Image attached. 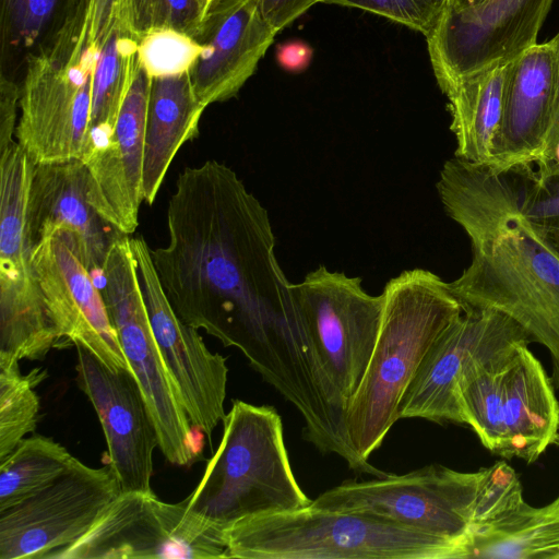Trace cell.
<instances>
[{
  "mask_svg": "<svg viewBox=\"0 0 559 559\" xmlns=\"http://www.w3.org/2000/svg\"><path fill=\"white\" fill-rule=\"evenodd\" d=\"M100 274V293L155 424L158 449L169 463L190 465L200 450L151 328L129 235L112 243Z\"/></svg>",
  "mask_w": 559,
  "mask_h": 559,
  "instance_id": "cell-10",
  "label": "cell"
},
{
  "mask_svg": "<svg viewBox=\"0 0 559 559\" xmlns=\"http://www.w3.org/2000/svg\"><path fill=\"white\" fill-rule=\"evenodd\" d=\"M275 34L255 0H212L193 37L204 47L189 71L199 102L207 107L235 97Z\"/></svg>",
  "mask_w": 559,
  "mask_h": 559,
  "instance_id": "cell-21",
  "label": "cell"
},
{
  "mask_svg": "<svg viewBox=\"0 0 559 559\" xmlns=\"http://www.w3.org/2000/svg\"><path fill=\"white\" fill-rule=\"evenodd\" d=\"M108 465L76 457L51 484L0 511V559H50L81 538L119 496Z\"/></svg>",
  "mask_w": 559,
  "mask_h": 559,
  "instance_id": "cell-13",
  "label": "cell"
},
{
  "mask_svg": "<svg viewBox=\"0 0 559 559\" xmlns=\"http://www.w3.org/2000/svg\"><path fill=\"white\" fill-rule=\"evenodd\" d=\"M167 230V245L152 258L176 314L238 348L301 414L305 440L336 448L340 425L276 259L267 210L235 170L211 159L179 174Z\"/></svg>",
  "mask_w": 559,
  "mask_h": 559,
  "instance_id": "cell-1",
  "label": "cell"
},
{
  "mask_svg": "<svg viewBox=\"0 0 559 559\" xmlns=\"http://www.w3.org/2000/svg\"><path fill=\"white\" fill-rule=\"evenodd\" d=\"M463 419L492 454L535 462L559 441V402L527 346L468 366L457 383Z\"/></svg>",
  "mask_w": 559,
  "mask_h": 559,
  "instance_id": "cell-7",
  "label": "cell"
},
{
  "mask_svg": "<svg viewBox=\"0 0 559 559\" xmlns=\"http://www.w3.org/2000/svg\"><path fill=\"white\" fill-rule=\"evenodd\" d=\"M381 294L377 343L344 417L347 440L365 463L400 419L401 399L424 355L463 312L450 284L424 269L402 272Z\"/></svg>",
  "mask_w": 559,
  "mask_h": 559,
  "instance_id": "cell-3",
  "label": "cell"
},
{
  "mask_svg": "<svg viewBox=\"0 0 559 559\" xmlns=\"http://www.w3.org/2000/svg\"><path fill=\"white\" fill-rule=\"evenodd\" d=\"M325 2L372 12L418 31L427 37L447 10L449 0H325Z\"/></svg>",
  "mask_w": 559,
  "mask_h": 559,
  "instance_id": "cell-33",
  "label": "cell"
},
{
  "mask_svg": "<svg viewBox=\"0 0 559 559\" xmlns=\"http://www.w3.org/2000/svg\"><path fill=\"white\" fill-rule=\"evenodd\" d=\"M151 78L136 71L111 135L83 157L87 199L115 228L131 235L139 225L143 199L146 110Z\"/></svg>",
  "mask_w": 559,
  "mask_h": 559,
  "instance_id": "cell-19",
  "label": "cell"
},
{
  "mask_svg": "<svg viewBox=\"0 0 559 559\" xmlns=\"http://www.w3.org/2000/svg\"><path fill=\"white\" fill-rule=\"evenodd\" d=\"M26 224L33 247L58 230L91 272H102L112 243L124 234L88 202L87 174L82 159L36 164L29 180Z\"/></svg>",
  "mask_w": 559,
  "mask_h": 559,
  "instance_id": "cell-20",
  "label": "cell"
},
{
  "mask_svg": "<svg viewBox=\"0 0 559 559\" xmlns=\"http://www.w3.org/2000/svg\"><path fill=\"white\" fill-rule=\"evenodd\" d=\"M123 0H92V38L99 48L119 19Z\"/></svg>",
  "mask_w": 559,
  "mask_h": 559,
  "instance_id": "cell-36",
  "label": "cell"
},
{
  "mask_svg": "<svg viewBox=\"0 0 559 559\" xmlns=\"http://www.w3.org/2000/svg\"><path fill=\"white\" fill-rule=\"evenodd\" d=\"M92 8L81 0L56 41L26 68L15 136L35 165L84 157L98 56Z\"/></svg>",
  "mask_w": 559,
  "mask_h": 559,
  "instance_id": "cell-6",
  "label": "cell"
},
{
  "mask_svg": "<svg viewBox=\"0 0 559 559\" xmlns=\"http://www.w3.org/2000/svg\"><path fill=\"white\" fill-rule=\"evenodd\" d=\"M33 263L61 340L84 346L115 370L132 371L102 293L69 235L58 230L34 246Z\"/></svg>",
  "mask_w": 559,
  "mask_h": 559,
  "instance_id": "cell-18",
  "label": "cell"
},
{
  "mask_svg": "<svg viewBox=\"0 0 559 559\" xmlns=\"http://www.w3.org/2000/svg\"><path fill=\"white\" fill-rule=\"evenodd\" d=\"M138 67V40L119 16L98 48L85 154L112 133ZM84 154V155H85Z\"/></svg>",
  "mask_w": 559,
  "mask_h": 559,
  "instance_id": "cell-27",
  "label": "cell"
},
{
  "mask_svg": "<svg viewBox=\"0 0 559 559\" xmlns=\"http://www.w3.org/2000/svg\"><path fill=\"white\" fill-rule=\"evenodd\" d=\"M555 90L550 40L536 43L508 63L502 116L489 166L503 169L539 158L550 127Z\"/></svg>",
  "mask_w": 559,
  "mask_h": 559,
  "instance_id": "cell-22",
  "label": "cell"
},
{
  "mask_svg": "<svg viewBox=\"0 0 559 559\" xmlns=\"http://www.w3.org/2000/svg\"><path fill=\"white\" fill-rule=\"evenodd\" d=\"M74 459L63 445L51 438H24L0 461V511L51 484Z\"/></svg>",
  "mask_w": 559,
  "mask_h": 559,
  "instance_id": "cell-29",
  "label": "cell"
},
{
  "mask_svg": "<svg viewBox=\"0 0 559 559\" xmlns=\"http://www.w3.org/2000/svg\"><path fill=\"white\" fill-rule=\"evenodd\" d=\"M485 0H449L448 8L453 10H464L476 7Z\"/></svg>",
  "mask_w": 559,
  "mask_h": 559,
  "instance_id": "cell-39",
  "label": "cell"
},
{
  "mask_svg": "<svg viewBox=\"0 0 559 559\" xmlns=\"http://www.w3.org/2000/svg\"><path fill=\"white\" fill-rule=\"evenodd\" d=\"M205 1L207 2V4H210V2H211L212 0H205Z\"/></svg>",
  "mask_w": 559,
  "mask_h": 559,
  "instance_id": "cell-40",
  "label": "cell"
},
{
  "mask_svg": "<svg viewBox=\"0 0 559 559\" xmlns=\"http://www.w3.org/2000/svg\"><path fill=\"white\" fill-rule=\"evenodd\" d=\"M203 50L188 34L156 29L139 39L138 62L151 79L180 75L190 71Z\"/></svg>",
  "mask_w": 559,
  "mask_h": 559,
  "instance_id": "cell-32",
  "label": "cell"
},
{
  "mask_svg": "<svg viewBox=\"0 0 559 559\" xmlns=\"http://www.w3.org/2000/svg\"><path fill=\"white\" fill-rule=\"evenodd\" d=\"M453 558H559V497L544 507L524 498L472 526L456 544Z\"/></svg>",
  "mask_w": 559,
  "mask_h": 559,
  "instance_id": "cell-24",
  "label": "cell"
},
{
  "mask_svg": "<svg viewBox=\"0 0 559 559\" xmlns=\"http://www.w3.org/2000/svg\"><path fill=\"white\" fill-rule=\"evenodd\" d=\"M559 559V558H558Z\"/></svg>",
  "mask_w": 559,
  "mask_h": 559,
  "instance_id": "cell-41",
  "label": "cell"
},
{
  "mask_svg": "<svg viewBox=\"0 0 559 559\" xmlns=\"http://www.w3.org/2000/svg\"><path fill=\"white\" fill-rule=\"evenodd\" d=\"M436 187L472 246L451 290L463 309L498 310L544 345L559 389V251L488 185L478 164L448 159Z\"/></svg>",
  "mask_w": 559,
  "mask_h": 559,
  "instance_id": "cell-2",
  "label": "cell"
},
{
  "mask_svg": "<svg viewBox=\"0 0 559 559\" xmlns=\"http://www.w3.org/2000/svg\"><path fill=\"white\" fill-rule=\"evenodd\" d=\"M74 346L78 385L99 418L108 464L121 491H152L153 453L159 440L135 376L108 367L80 344Z\"/></svg>",
  "mask_w": 559,
  "mask_h": 559,
  "instance_id": "cell-17",
  "label": "cell"
},
{
  "mask_svg": "<svg viewBox=\"0 0 559 559\" xmlns=\"http://www.w3.org/2000/svg\"><path fill=\"white\" fill-rule=\"evenodd\" d=\"M488 185L559 251V164H479Z\"/></svg>",
  "mask_w": 559,
  "mask_h": 559,
  "instance_id": "cell-28",
  "label": "cell"
},
{
  "mask_svg": "<svg viewBox=\"0 0 559 559\" xmlns=\"http://www.w3.org/2000/svg\"><path fill=\"white\" fill-rule=\"evenodd\" d=\"M35 164L15 141L0 153V357L41 360L61 337L33 263L26 203Z\"/></svg>",
  "mask_w": 559,
  "mask_h": 559,
  "instance_id": "cell-9",
  "label": "cell"
},
{
  "mask_svg": "<svg viewBox=\"0 0 559 559\" xmlns=\"http://www.w3.org/2000/svg\"><path fill=\"white\" fill-rule=\"evenodd\" d=\"M136 274L151 328L167 372L192 428L210 440L226 413L228 367L212 353L199 330L185 323L169 304L156 270L152 249L142 236L130 237Z\"/></svg>",
  "mask_w": 559,
  "mask_h": 559,
  "instance_id": "cell-15",
  "label": "cell"
},
{
  "mask_svg": "<svg viewBox=\"0 0 559 559\" xmlns=\"http://www.w3.org/2000/svg\"><path fill=\"white\" fill-rule=\"evenodd\" d=\"M226 533L191 512L187 500L121 491L93 526L50 559L226 558Z\"/></svg>",
  "mask_w": 559,
  "mask_h": 559,
  "instance_id": "cell-12",
  "label": "cell"
},
{
  "mask_svg": "<svg viewBox=\"0 0 559 559\" xmlns=\"http://www.w3.org/2000/svg\"><path fill=\"white\" fill-rule=\"evenodd\" d=\"M20 91V85L0 80V153L14 142Z\"/></svg>",
  "mask_w": 559,
  "mask_h": 559,
  "instance_id": "cell-35",
  "label": "cell"
},
{
  "mask_svg": "<svg viewBox=\"0 0 559 559\" xmlns=\"http://www.w3.org/2000/svg\"><path fill=\"white\" fill-rule=\"evenodd\" d=\"M19 362L0 357V461L33 432L37 424L39 396L35 388L45 379L46 371L36 368L23 374Z\"/></svg>",
  "mask_w": 559,
  "mask_h": 559,
  "instance_id": "cell-30",
  "label": "cell"
},
{
  "mask_svg": "<svg viewBox=\"0 0 559 559\" xmlns=\"http://www.w3.org/2000/svg\"><path fill=\"white\" fill-rule=\"evenodd\" d=\"M554 52H555V62H556V90H555V98L552 105V114L550 127L548 130V134L546 138L545 146L539 158L547 154L552 147L559 142V32L556 36L550 39Z\"/></svg>",
  "mask_w": 559,
  "mask_h": 559,
  "instance_id": "cell-38",
  "label": "cell"
},
{
  "mask_svg": "<svg viewBox=\"0 0 559 559\" xmlns=\"http://www.w3.org/2000/svg\"><path fill=\"white\" fill-rule=\"evenodd\" d=\"M292 292L329 405L345 431V411L360 385L379 335L383 296L368 294L360 277L324 265L292 284Z\"/></svg>",
  "mask_w": 559,
  "mask_h": 559,
  "instance_id": "cell-8",
  "label": "cell"
},
{
  "mask_svg": "<svg viewBox=\"0 0 559 559\" xmlns=\"http://www.w3.org/2000/svg\"><path fill=\"white\" fill-rule=\"evenodd\" d=\"M81 0H0V80L21 86L29 61L47 50Z\"/></svg>",
  "mask_w": 559,
  "mask_h": 559,
  "instance_id": "cell-26",
  "label": "cell"
},
{
  "mask_svg": "<svg viewBox=\"0 0 559 559\" xmlns=\"http://www.w3.org/2000/svg\"><path fill=\"white\" fill-rule=\"evenodd\" d=\"M552 0H485L447 8L426 37L431 66L442 92L486 68L508 63L537 43Z\"/></svg>",
  "mask_w": 559,
  "mask_h": 559,
  "instance_id": "cell-16",
  "label": "cell"
},
{
  "mask_svg": "<svg viewBox=\"0 0 559 559\" xmlns=\"http://www.w3.org/2000/svg\"><path fill=\"white\" fill-rule=\"evenodd\" d=\"M531 342L530 333L509 316L490 308H464L424 355L401 399L399 418L463 424L457 383L464 370Z\"/></svg>",
  "mask_w": 559,
  "mask_h": 559,
  "instance_id": "cell-14",
  "label": "cell"
},
{
  "mask_svg": "<svg viewBox=\"0 0 559 559\" xmlns=\"http://www.w3.org/2000/svg\"><path fill=\"white\" fill-rule=\"evenodd\" d=\"M186 500L191 512L225 532L250 518L310 506L294 476L275 408L233 401L218 448Z\"/></svg>",
  "mask_w": 559,
  "mask_h": 559,
  "instance_id": "cell-4",
  "label": "cell"
},
{
  "mask_svg": "<svg viewBox=\"0 0 559 559\" xmlns=\"http://www.w3.org/2000/svg\"><path fill=\"white\" fill-rule=\"evenodd\" d=\"M206 107L197 98L189 72L151 79L144 142L143 199L152 204L179 148L199 135Z\"/></svg>",
  "mask_w": 559,
  "mask_h": 559,
  "instance_id": "cell-23",
  "label": "cell"
},
{
  "mask_svg": "<svg viewBox=\"0 0 559 559\" xmlns=\"http://www.w3.org/2000/svg\"><path fill=\"white\" fill-rule=\"evenodd\" d=\"M207 7L205 0H123L119 16L138 41L152 31L164 28L194 37Z\"/></svg>",
  "mask_w": 559,
  "mask_h": 559,
  "instance_id": "cell-31",
  "label": "cell"
},
{
  "mask_svg": "<svg viewBox=\"0 0 559 559\" xmlns=\"http://www.w3.org/2000/svg\"><path fill=\"white\" fill-rule=\"evenodd\" d=\"M311 58L312 49L310 46L299 40L283 43L276 50L277 62L283 69L292 72L305 70Z\"/></svg>",
  "mask_w": 559,
  "mask_h": 559,
  "instance_id": "cell-37",
  "label": "cell"
},
{
  "mask_svg": "<svg viewBox=\"0 0 559 559\" xmlns=\"http://www.w3.org/2000/svg\"><path fill=\"white\" fill-rule=\"evenodd\" d=\"M480 477L481 469L459 472L431 464L404 475L344 481L310 506L413 528L453 545L454 552L471 527Z\"/></svg>",
  "mask_w": 559,
  "mask_h": 559,
  "instance_id": "cell-11",
  "label": "cell"
},
{
  "mask_svg": "<svg viewBox=\"0 0 559 559\" xmlns=\"http://www.w3.org/2000/svg\"><path fill=\"white\" fill-rule=\"evenodd\" d=\"M226 558L452 559L453 545L361 513L306 508L240 521L226 530Z\"/></svg>",
  "mask_w": 559,
  "mask_h": 559,
  "instance_id": "cell-5",
  "label": "cell"
},
{
  "mask_svg": "<svg viewBox=\"0 0 559 559\" xmlns=\"http://www.w3.org/2000/svg\"><path fill=\"white\" fill-rule=\"evenodd\" d=\"M508 63L467 75L443 92L456 142L455 157L475 164L490 163L502 116Z\"/></svg>",
  "mask_w": 559,
  "mask_h": 559,
  "instance_id": "cell-25",
  "label": "cell"
},
{
  "mask_svg": "<svg viewBox=\"0 0 559 559\" xmlns=\"http://www.w3.org/2000/svg\"><path fill=\"white\" fill-rule=\"evenodd\" d=\"M262 17L278 33L308 9L325 0H255Z\"/></svg>",
  "mask_w": 559,
  "mask_h": 559,
  "instance_id": "cell-34",
  "label": "cell"
}]
</instances>
